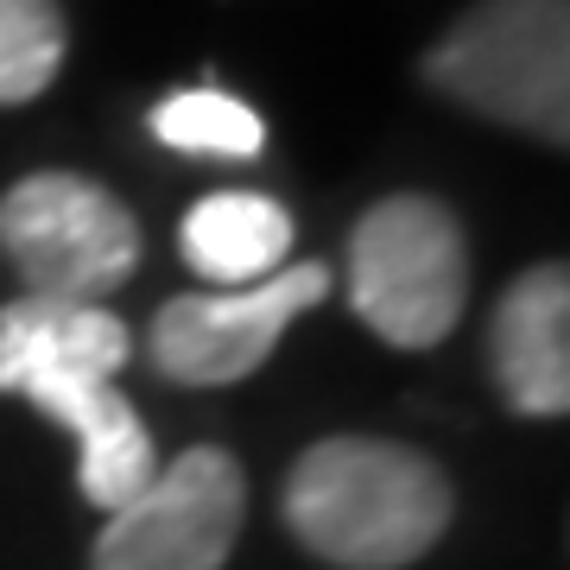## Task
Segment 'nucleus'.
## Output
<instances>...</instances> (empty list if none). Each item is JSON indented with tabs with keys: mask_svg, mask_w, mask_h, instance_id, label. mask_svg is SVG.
<instances>
[{
	"mask_svg": "<svg viewBox=\"0 0 570 570\" xmlns=\"http://www.w3.org/2000/svg\"><path fill=\"white\" fill-rule=\"evenodd\" d=\"M63 7L58 0H0V108H20L51 89L63 63Z\"/></svg>",
	"mask_w": 570,
	"mask_h": 570,
	"instance_id": "f8f14e48",
	"label": "nucleus"
},
{
	"mask_svg": "<svg viewBox=\"0 0 570 570\" xmlns=\"http://www.w3.org/2000/svg\"><path fill=\"white\" fill-rule=\"evenodd\" d=\"M0 254L32 298L102 305L134 279L146 242L134 209L108 184L77 171H32L0 197Z\"/></svg>",
	"mask_w": 570,
	"mask_h": 570,
	"instance_id": "20e7f679",
	"label": "nucleus"
},
{
	"mask_svg": "<svg viewBox=\"0 0 570 570\" xmlns=\"http://www.w3.org/2000/svg\"><path fill=\"white\" fill-rule=\"evenodd\" d=\"M247 520V475L216 444L159 463L127 508L108 513L89 570H223Z\"/></svg>",
	"mask_w": 570,
	"mask_h": 570,
	"instance_id": "39448f33",
	"label": "nucleus"
},
{
	"mask_svg": "<svg viewBox=\"0 0 570 570\" xmlns=\"http://www.w3.org/2000/svg\"><path fill=\"white\" fill-rule=\"evenodd\" d=\"M178 247H184V266L197 279H209L216 292L261 285L292 254V216L261 190H209L204 204L184 216Z\"/></svg>",
	"mask_w": 570,
	"mask_h": 570,
	"instance_id": "9d476101",
	"label": "nucleus"
},
{
	"mask_svg": "<svg viewBox=\"0 0 570 570\" xmlns=\"http://www.w3.org/2000/svg\"><path fill=\"white\" fill-rule=\"evenodd\" d=\"M45 419H58L77 438V489L89 494V508H127L134 494L159 475V450L153 431L115 381H70V387L32 400Z\"/></svg>",
	"mask_w": 570,
	"mask_h": 570,
	"instance_id": "1a4fd4ad",
	"label": "nucleus"
},
{
	"mask_svg": "<svg viewBox=\"0 0 570 570\" xmlns=\"http://www.w3.org/2000/svg\"><path fill=\"white\" fill-rule=\"evenodd\" d=\"M324 298H330V266L317 261L279 266L261 285L184 292V298L159 305V317L146 330V348H153V367L178 387H235L279 348L292 317H305Z\"/></svg>",
	"mask_w": 570,
	"mask_h": 570,
	"instance_id": "423d86ee",
	"label": "nucleus"
},
{
	"mask_svg": "<svg viewBox=\"0 0 570 570\" xmlns=\"http://www.w3.org/2000/svg\"><path fill=\"white\" fill-rule=\"evenodd\" d=\"M425 82L482 121L570 140V0H475L425 51Z\"/></svg>",
	"mask_w": 570,
	"mask_h": 570,
	"instance_id": "f03ea898",
	"label": "nucleus"
},
{
	"mask_svg": "<svg viewBox=\"0 0 570 570\" xmlns=\"http://www.w3.org/2000/svg\"><path fill=\"white\" fill-rule=\"evenodd\" d=\"M153 134L171 153H190V159H261L266 127L261 115L228 96V89H178L153 108Z\"/></svg>",
	"mask_w": 570,
	"mask_h": 570,
	"instance_id": "9b49d317",
	"label": "nucleus"
},
{
	"mask_svg": "<svg viewBox=\"0 0 570 570\" xmlns=\"http://www.w3.org/2000/svg\"><path fill=\"white\" fill-rule=\"evenodd\" d=\"M450 513V475L393 438H324L285 475V527L336 570L419 564L444 539Z\"/></svg>",
	"mask_w": 570,
	"mask_h": 570,
	"instance_id": "f257e3e1",
	"label": "nucleus"
},
{
	"mask_svg": "<svg viewBox=\"0 0 570 570\" xmlns=\"http://www.w3.org/2000/svg\"><path fill=\"white\" fill-rule=\"evenodd\" d=\"M348 305L381 343L438 348L469 305V242L438 197L400 190L348 235Z\"/></svg>",
	"mask_w": 570,
	"mask_h": 570,
	"instance_id": "7ed1b4c3",
	"label": "nucleus"
},
{
	"mask_svg": "<svg viewBox=\"0 0 570 570\" xmlns=\"http://www.w3.org/2000/svg\"><path fill=\"white\" fill-rule=\"evenodd\" d=\"M134 355V330L108 305L13 298L0 305V393L39 400L70 381H115Z\"/></svg>",
	"mask_w": 570,
	"mask_h": 570,
	"instance_id": "0eeeda50",
	"label": "nucleus"
},
{
	"mask_svg": "<svg viewBox=\"0 0 570 570\" xmlns=\"http://www.w3.org/2000/svg\"><path fill=\"white\" fill-rule=\"evenodd\" d=\"M489 367L520 419L570 412V273L564 261L527 266L489 317Z\"/></svg>",
	"mask_w": 570,
	"mask_h": 570,
	"instance_id": "6e6552de",
	"label": "nucleus"
}]
</instances>
